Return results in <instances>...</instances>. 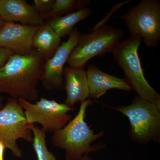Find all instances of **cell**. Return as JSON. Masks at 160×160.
Wrapping results in <instances>:
<instances>
[{
  "mask_svg": "<svg viewBox=\"0 0 160 160\" xmlns=\"http://www.w3.org/2000/svg\"><path fill=\"white\" fill-rule=\"evenodd\" d=\"M44 61L36 49L28 54L12 55L0 67V92L16 99L37 102L38 85L42 76Z\"/></svg>",
  "mask_w": 160,
  "mask_h": 160,
  "instance_id": "cell-1",
  "label": "cell"
},
{
  "mask_svg": "<svg viewBox=\"0 0 160 160\" xmlns=\"http://www.w3.org/2000/svg\"><path fill=\"white\" fill-rule=\"evenodd\" d=\"M77 114L62 129L53 132L52 143L65 150L66 160H78L83 156L105 147V144L91 146L95 140L102 137L104 131L95 133L85 121L87 107L92 104L90 99L80 102Z\"/></svg>",
  "mask_w": 160,
  "mask_h": 160,
  "instance_id": "cell-2",
  "label": "cell"
},
{
  "mask_svg": "<svg viewBox=\"0 0 160 160\" xmlns=\"http://www.w3.org/2000/svg\"><path fill=\"white\" fill-rule=\"evenodd\" d=\"M142 38L133 36L120 42L112 52L116 63L125 74L124 79L131 89L147 102L154 103L160 108V95L145 78L139 57V47Z\"/></svg>",
  "mask_w": 160,
  "mask_h": 160,
  "instance_id": "cell-3",
  "label": "cell"
},
{
  "mask_svg": "<svg viewBox=\"0 0 160 160\" xmlns=\"http://www.w3.org/2000/svg\"><path fill=\"white\" fill-rule=\"evenodd\" d=\"M128 118L130 124L129 134L136 142L146 145L158 142L160 139V108L139 96L135 97L129 106L110 107Z\"/></svg>",
  "mask_w": 160,
  "mask_h": 160,
  "instance_id": "cell-4",
  "label": "cell"
},
{
  "mask_svg": "<svg viewBox=\"0 0 160 160\" xmlns=\"http://www.w3.org/2000/svg\"><path fill=\"white\" fill-rule=\"evenodd\" d=\"M124 35L122 29L103 26L81 34L75 47L72 50L67 63L69 67L85 68L92 58L112 52Z\"/></svg>",
  "mask_w": 160,
  "mask_h": 160,
  "instance_id": "cell-5",
  "label": "cell"
},
{
  "mask_svg": "<svg viewBox=\"0 0 160 160\" xmlns=\"http://www.w3.org/2000/svg\"><path fill=\"white\" fill-rule=\"evenodd\" d=\"M131 36H139L149 47H155L160 40V2L158 0H142L121 16Z\"/></svg>",
  "mask_w": 160,
  "mask_h": 160,
  "instance_id": "cell-6",
  "label": "cell"
},
{
  "mask_svg": "<svg viewBox=\"0 0 160 160\" xmlns=\"http://www.w3.org/2000/svg\"><path fill=\"white\" fill-rule=\"evenodd\" d=\"M20 139L32 143L33 135L18 99L9 97L0 109V141L15 157L20 158L22 152L17 143Z\"/></svg>",
  "mask_w": 160,
  "mask_h": 160,
  "instance_id": "cell-7",
  "label": "cell"
},
{
  "mask_svg": "<svg viewBox=\"0 0 160 160\" xmlns=\"http://www.w3.org/2000/svg\"><path fill=\"white\" fill-rule=\"evenodd\" d=\"M24 111L29 124H39L44 131L54 132L62 129L71 120L72 116L68 112L74 110L65 103L41 98L33 103L22 98L18 99Z\"/></svg>",
  "mask_w": 160,
  "mask_h": 160,
  "instance_id": "cell-8",
  "label": "cell"
},
{
  "mask_svg": "<svg viewBox=\"0 0 160 160\" xmlns=\"http://www.w3.org/2000/svg\"><path fill=\"white\" fill-rule=\"evenodd\" d=\"M81 34L77 29H73L67 41L63 42L53 55L46 60L41 82L47 90L60 89L64 85V65L67 63L72 50L77 44Z\"/></svg>",
  "mask_w": 160,
  "mask_h": 160,
  "instance_id": "cell-9",
  "label": "cell"
},
{
  "mask_svg": "<svg viewBox=\"0 0 160 160\" xmlns=\"http://www.w3.org/2000/svg\"><path fill=\"white\" fill-rule=\"evenodd\" d=\"M39 26L5 22L0 29V48L11 49L16 54L31 53L33 36Z\"/></svg>",
  "mask_w": 160,
  "mask_h": 160,
  "instance_id": "cell-10",
  "label": "cell"
},
{
  "mask_svg": "<svg viewBox=\"0 0 160 160\" xmlns=\"http://www.w3.org/2000/svg\"><path fill=\"white\" fill-rule=\"evenodd\" d=\"M0 15L5 22L32 26H41L44 23L33 6L24 0H0Z\"/></svg>",
  "mask_w": 160,
  "mask_h": 160,
  "instance_id": "cell-11",
  "label": "cell"
},
{
  "mask_svg": "<svg viewBox=\"0 0 160 160\" xmlns=\"http://www.w3.org/2000/svg\"><path fill=\"white\" fill-rule=\"evenodd\" d=\"M64 89L67 97L65 104L71 108L78 102L89 98V92L85 68L66 67L63 71Z\"/></svg>",
  "mask_w": 160,
  "mask_h": 160,
  "instance_id": "cell-12",
  "label": "cell"
},
{
  "mask_svg": "<svg viewBox=\"0 0 160 160\" xmlns=\"http://www.w3.org/2000/svg\"><path fill=\"white\" fill-rule=\"evenodd\" d=\"M86 72L89 99L99 98L110 89L127 92L131 90L124 79L107 74L95 65H89Z\"/></svg>",
  "mask_w": 160,
  "mask_h": 160,
  "instance_id": "cell-13",
  "label": "cell"
},
{
  "mask_svg": "<svg viewBox=\"0 0 160 160\" xmlns=\"http://www.w3.org/2000/svg\"><path fill=\"white\" fill-rule=\"evenodd\" d=\"M61 38L48 23L40 26L32 40V47L42 55L45 60L51 58L60 46Z\"/></svg>",
  "mask_w": 160,
  "mask_h": 160,
  "instance_id": "cell-14",
  "label": "cell"
},
{
  "mask_svg": "<svg viewBox=\"0 0 160 160\" xmlns=\"http://www.w3.org/2000/svg\"><path fill=\"white\" fill-rule=\"evenodd\" d=\"M91 13V9L87 7L65 16H59L52 18L47 23L60 38H63L69 35L73 31L75 25L85 19Z\"/></svg>",
  "mask_w": 160,
  "mask_h": 160,
  "instance_id": "cell-15",
  "label": "cell"
},
{
  "mask_svg": "<svg viewBox=\"0 0 160 160\" xmlns=\"http://www.w3.org/2000/svg\"><path fill=\"white\" fill-rule=\"evenodd\" d=\"M90 1L88 0H55L52 8L49 12L41 15L43 20L68 14L75 10L87 7Z\"/></svg>",
  "mask_w": 160,
  "mask_h": 160,
  "instance_id": "cell-16",
  "label": "cell"
},
{
  "mask_svg": "<svg viewBox=\"0 0 160 160\" xmlns=\"http://www.w3.org/2000/svg\"><path fill=\"white\" fill-rule=\"evenodd\" d=\"M30 128L33 135L32 146L38 160H56L46 146V132L34 124L30 125Z\"/></svg>",
  "mask_w": 160,
  "mask_h": 160,
  "instance_id": "cell-17",
  "label": "cell"
},
{
  "mask_svg": "<svg viewBox=\"0 0 160 160\" xmlns=\"http://www.w3.org/2000/svg\"><path fill=\"white\" fill-rule=\"evenodd\" d=\"M55 0H34V7L40 16L47 13L51 10Z\"/></svg>",
  "mask_w": 160,
  "mask_h": 160,
  "instance_id": "cell-18",
  "label": "cell"
},
{
  "mask_svg": "<svg viewBox=\"0 0 160 160\" xmlns=\"http://www.w3.org/2000/svg\"><path fill=\"white\" fill-rule=\"evenodd\" d=\"M14 53L11 49L5 48H0V67L9 59V57Z\"/></svg>",
  "mask_w": 160,
  "mask_h": 160,
  "instance_id": "cell-19",
  "label": "cell"
},
{
  "mask_svg": "<svg viewBox=\"0 0 160 160\" xmlns=\"http://www.w3.org/2000/svg\"><path fill=\"white\" fill-rule=\"evenodd\" d=\"M6 148L5 144L2 141H0V160H5L4 155Z\"/></svg>",
  "mask_w": 160,
  "mask_h": 160,
  "instance_id": "cell-20",
  "label": "cell"
},
{
  "mask_svg": "<svg viewBox=\"0 0 160 160\" xmlns=\"http://www.w3.org/2000/svg\"><path fill=\"white\" fill-rule=\"evenodd\" d=\"M78 160H91V158L88 154H85Z\"/></svg>",
  "mask_w": 160,
  "mask_h": 160,
  "instance_id": "cell-21",
  "label": "cell"
},
{
  "mask_svg": "<svg viewBox=\"0 0 160 160\" xmlns=\"http://www.w3.org/2000/svg\"><path fill=\"white\" fill-rule=\"evenodd\" d=\"M3 101H4V98L2 96V93L0 92V109L2 108L4 106L3 103Z\"/></svg>",
  "mask_w": 160,
  "mask_h": 160,
  "instance_id": "cell-22",
  "label": "cell"
},
{
  "mask_svg": "<svg viewBox=\"0 0 160 160\" xmlns=\"http://www.w3.org/2000/svg\"><path fill=\"white\" fill-rule=\"evenodd\" d=\"M5 22L2 20V19L1 18V15H0V29L2 28L4 24H5Z\"/></svg>",
  "mask_w": 160,
  "mask_h": 160,
  "instance_id": "cell-23",
  "label": "cell"
}]
</instances>
